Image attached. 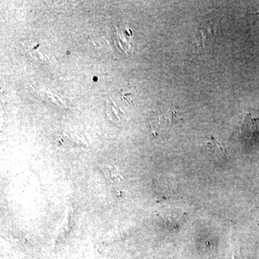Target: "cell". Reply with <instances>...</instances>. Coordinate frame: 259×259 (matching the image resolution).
Segmentation results:
<instances>
[{
    "instance_id": "6da1fadb",
    "label": "cell",
    "mask_w": 259,
    "mask_h": 259,
    "mask_svg": "<svg viewBox=\"0 0 259 259\" xmlns=\"http://www.w3.org/2000/svg\"><path fill=\"white\" fill-rule=\"evenodd\" d=\"M207 148L209 157L216 163H227L233 153L231 148L220 144L213 137L211 138L210 141L207 144Z\"/></svg>"
},
{
    "instance_id": "3957f363",
    "label": "cell",
    "mask_w": 259,
    "mask_h": 259,
    "mask_svg": "<svg viewBox=\"0 0 259 259\" xmlns=\"http://www.w3.org/2000/svg\"><path fill=\"white\" fill-rule=\"evenodd\" d=\"M242 136L245 140L253 141L259 135V119L252 117L250 113L245 116L241 127Z\"/></svg>"
},
{
    "instance_id": "5b68a950",
    "label": "cell",
    "mask_w": 259,
    "mask_h": 259,
    "mask_svg": "<svg viewBox=\"0 0 259 259\" xmlns=\"http://www.w3.org/2000/svg\"><path fill=\"white\" fill-rule=\"evenodd\" d=\"M212 36V31L209 28H200L197 35V50L201 51L205 50L207 44L211 42Z\"/></svg>"
},
{
    "instance_id": "7a4b0ae2",
    "label": "cell",
    "mask_w": 259,
    "mask_h": 259,
    "mask_svg": "<svg viewBox=\"0 0 259 259\" xmlns=\"http://www.w3.org/2000/svg\"><path fill=\"white\" fill-rule=\"evenodd\" d=\"M178 113L177 107H162L156 112V119L153 122H156L159 128L171 127L177 125L180 120Z\"/></svg>"
},
{
    "instance_id": "52a82bcc",
    "label": "cell",
    "mask_w": 259,
    "mask_h": 259,
    "mask_svg": "<svg viewBox=\"0 0 259 259\" xmlns=\"http://www.w3.org/2000/svg\"><path fill=\"white\" fill-rule=\"evenodd\" d=\"M252 15H259V12H258V13H254V14H252Z\"/></svg>"
},
{
    "instance_id": "277c9868",
    "label": "cell",
    "mask_w": 259,
    "mask_h": 259,
    "mask_svg": "<svg viewBox=\"0 0 259 259\" xmlns=\"http://www.w3.org/2000/svg\"><path fill=\"white\" fill-rule=\"evenodd\" d=\"M100 168L106 177L108 183L114 187V188H117V186L123 181V177L115 166L106 165V166H102Z\"/></svg>"
},
{
    "instance_id": "8992f818",
    "label": "cell",
    "mask_w": 259,
    "mask_h": 259,
    "mask_svg": "<svg viewBox=\"0 0 259 259\" xmlns=\"http://www.w3.org/2000/svg\"><path fill=\"white\" fill-rule=\"evenodd\" d=\"M233 259H241L240 258L239 253L237 252L236 249L233 250Z\"/></svg>"
}]
</instances>
